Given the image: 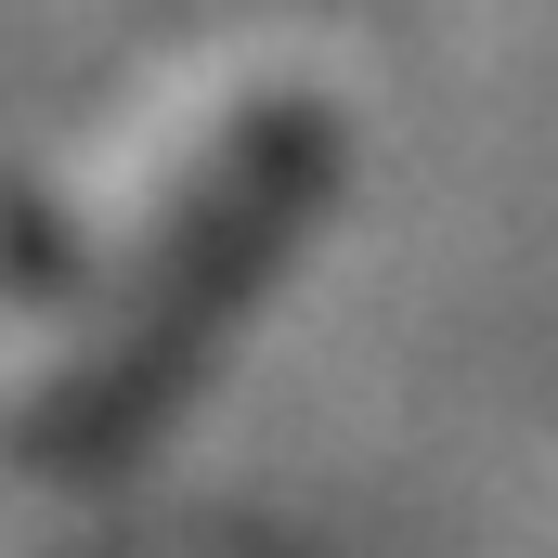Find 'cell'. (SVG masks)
<instances>
[{
  "label": "cell",
  "mask_w": 558,
  "mask_h": 558,
  "mask_svg": "<svg viewBox=\"0 0 558 558\" xmlns=\"http://www.w3.org/2000/svg\"><path fill=\"white\" fill-rule=\"evenodd\" d=\"M312 195H325V118L312 105H247L234 131L182 169L156 247L105 299V325L78 338V364L52 377L39 441L52 454H118V441H143V428L169 416V390L221 351V325L260 299V274L299 247Z\"/></svg>",
  "instance_id": "1"
}]
</instances>
